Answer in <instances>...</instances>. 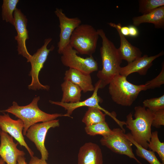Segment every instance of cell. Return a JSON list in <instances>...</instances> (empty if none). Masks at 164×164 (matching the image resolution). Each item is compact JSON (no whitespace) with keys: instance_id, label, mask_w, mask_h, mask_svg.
<instances>
[{"instance_id":"cell-3","label":"cell","mask_w":164,"mask_h":164,"mask_svg":"<svg viewBox=\"0 0 164 164\" xmlns=\"http://www.w3.org/2000/svg\"><path fill=\"white\" fill-rule=\"evenodd\" d=\"M40 99L39 96L35 97L29 104L19 106L13 101L12 105L3 111L11 113L22 120L24 124L23 134L25 135L27 131L32 125L39 122L53 120L61 117H67L66 114H49L41 110L38 103Z\"/></svg>"},{"instance_id":"cell-18","label":"cell","mask_w":164,"mask_h":164,"mask_svg":"<svg viewBox=\"0 0 164 164\" xmlns=\"http://www.w3.org/2000/svg\"><path fill=\"white\" fill-rule=\"evenodd\" d=\"M63 79L77 86L84 93L93 91L94 90L90 74L69 68L66 71Z\"/></svg>"},{"instance_id":"cell-19","label":"cell","mask_w":164,"mask_h":164,"mask_svg":"<svg viewBox=\"0 0 164 164\" xmlns=\"http://www.w3.org/2000/svg\"><path fill=\"white\" fill-rule=\"evenodd\" d=\"M133 25L139 26L142 23L153 24L155 28L163 29L164 27V6L159 7L145 14L132 18Z\"/></svg>"},{"instance_id":"cell-21","label":"cell","mask_w":164,"mask_h":164,"mask_svg":"<svg viewBox=\"0 0 164 164\" xmlns=\"http://www.w3.org/2000/svg\"><path fill=\"white\" fill-rule=\"evenodd\" d=\"M126 136L136 147L135 152L138 156L145 159L150 164H164L159 160L155 152L144 148L136 142L133 139L131 133H129L126 134Z\"/></svg>"},{"instance_id":"cell-7","label":"cell","mask_w":164,"mask_h":164,"mask_svg":"<svg viewBox=\"0 0 164 164\" xmlns=\"http://www.w3.org/2000/svg\"><path fill=\"white\" fill-rule=\"evenodd\" d=\"M77 53L69 44L67 45L61 53L62 63L66 67L87 74H90L98 70L97 63L92 55L84 58L78 56Z\"/></svg>"},{"instance_id":"cell-29","label":"cell","mask_w":164,"mask_h":164,"mask_svg":"<svg viewBox=\"0 0 164 164\" xmlns=\"http://www.w3.org/2000/svg\"><path fill=\"white\" fill-rule=\"evenodd\" d=\"M154 116L152 126L156 128H160L164 125V109L159 110L154 113Z\"/></svg>"},{"instance_id":"cell-22","label":"cell","mask_w":164,"mask_h":164,"mask_svg":"<svg viewBox=\"0 0 164 164\" xmlns=\"http://www.w3.org/2000/svg\"><path fill=\"white\" fill-rule=\"evenodd\" d=\"M99 109L88 107L82 119L86 126L105 121L106 114Z\"/></svg>"},{"instance_id":"cell-16","label":"cell","mask_w":164,"mask_h":164,"mask_svg":"<svg viewBox=\"0 0 164 164\" xmlns=\"http://www.w3.org/2000/svg\"><path fill=\"white\" fill-rule=\"evenodd\" d=\"M101 150L97 144L89 142L80 148L78 154V164H103Z\"/></svg>"},{"instance_id":"cell-34","label":"cell","mask_w":164,"mask_h":164,"mask_svg":"<svg viewBox=\"0 0 164 164\" xmlns=\"http://www.w3.org/2000/svg\"><path fill=\"white\" fill-rule=\"evenodd\" d=\"M5 162L2 158L0 159V164H5Z\"/></svg>"},{"instance_id":"cell-10","label":"cell","mask_w":164,"mask_h":164,"mask_svg":"<svg viewBox=\"0 0 164 164\" xmlns=\"http://www.w3.org/2000/svg\"><path fill=\"white\" fill-rule=\"evenodd\" d=\"M59 126V120L55 119L36 123L31 126L27 131L25 135L34 143L41 154L42 159L46 161L48 158L49 153L45 145V138L48 130Z\"/></svg>"},{"instance_id":"cell-5","label":"cell","mask_w":164,"mask_h":164,"mask_svg":"<svg viewBox=\"0 0 164 164\" xmlns=\"http://www.w3.org/2000/svg\"><path fill=\"white\" fill-rule=\"evenodd\" d=\"M99 35L97 30L88 24H81L72 33L69 44L82 55L92 56L95 51Z\"/></svg>"},{"instance_id":"cell-27","label":"cell","mask_w":164,"mask_h":164,"mask_svg":"<svg viewBox=\"0 0 164 164\" xmlns=\"http://www.w3.org/2000/svg\"><path fill=\"white\" fill-rule=\"evenodd\" d=\"M143 107L153 113L164 109V95L158 97L147 99L143 102Z\"/></svg>"},{"instance_id":"cell-13","label":"cell","mask_w":164,"mask_h":164,"mask_svg":"<svg viewBox=\"0 0 164 164\" xmlns=\"http://www.w3.org/2000/svg\"><path fill=\"white\" fill-rule=\"evenodd\" d=\"M24 124L22 120H15L12 118L8 114L3 113L0 115V128L14 138L22 146L25 147L31 157L34 155V152L26 142L23 134Z\"/></svg>"},{"instance_id":"cell-28","label":"cell","mask_w":164,"mask_h":164,"mask_svg":"<svg viewBox=\"0 0 164 164\" xmlns=\"http://www.w3.org/2000/svg\"><path fill=\"white\" fill-rule=\"evenodd\" d=\"M164 84V64L162 63V69L159 74L154 78L147 81L145 84L146 89H153L159 87Z\"/></svg>"},{"instance_id":"cell-20","label":"cell","mask_w":164,"mask_h":164,"mask_svg":"<svg viewBox=\"0 0 164 164\" xmlns=\"http://www.w3.org/2000/svg\"><path fill=\"white\" fill-rule=\"evenodd\" d=\"M62 96L61 102L65 103H73L81 101L80 88L71 82L64 80L61 84Z\"/></svg>"},{"instance_id":"cell-15","label":"cell","mask_w":164,"mask_h":164,"mask_svg":"<svg viewBox=\"0 0 164 164\" xmlns=\"http://www.w3.org/2000/svg\"><path fill=\"white\" fill-rule=\"evenodd\" d=\"M163 54L164 52L162 51L153 56H149L147 55H144L128 63L126 66L121 67L119 74L126 77L128 75L134 73H137L140 75H145L148 69L152 65L153 61Z\"/></svg>"},{"instance_id":"cell-6","label":"cell","mask_w":164,"mask_h":164,"mask_svg":"<svg viewBox=\"0 0 164 164\" xmlns=\"http://www.w3.org/2000/svg\"><path fill=\"white\" fill-rule=\"evenodd\" d=\"M52 40V38H50L46 39L43 45L38 49L33 55H32L29 60V62L31 64V69L29 75L31 77L32 81L28 86L29 89L47 91L50 89L49 86L43 85L40 83L39 75L41 70L43 68L44 64L49 53L54 49L53 46L50 48H47L48 45Z\"/></svg>"},{"instance_id":"cell-35","label":"cell","mask_w":164,"mask_h":164,"mask_svg":"<svg viewBox=\"0 0 164 164\" xmlns=\"http://www.w3.org/2000/svg\"><path fill=\"white\" fill-rule=\"evenodd\" d=\"M0 131H1V130H0Z\"/></svg>"},{"instance_id":"cell-23","label":"cell","mask_w":164,"mask_h":164,"mask_svg":"<svg viewBox=\"0 0 164 164\" xmlns=\"http://www.w3.org/2000/svg\"><path fill=\"white\" fill-rule=\"evenodd\" d=\"M19 0H4L2 5V20L14 26L13 13L16 9Z\"/></svg>"},{"instance_id":"cell-32","label":"cell","mask_w":164,"mask_h":164,"mask_svg":"<svg viewBox=\"0 0 164 164\" xmlns=\"http://www.w3.org/2000/svg\"><path fill=\"white\" fill-rule=\"evenodd\" d=\"M120 30L121 33L125 36H129V28L128 26H121L120 27Z\"/></svg>"},{"instance_id":"cell-24","label":"cell","mask_w":164,"mask_h":164,"mask_svg":"<svg viewBox=\"0 0 164 164\" xmlns=\"http://www.w3.org/2000/svg\"><path fill=\"white\" fill-rule=\"evenodd\" d=\"M86 133L91 136L100 135L105 136L111 134L113 131L105 121L90 125L86 126L84 128Z\"/></svg>"},{"instance_id":"cell-25","label":"cell","mask_w":164,"mask_h":164,"mask_svg":"<svg viewBox=\"0 0 164 164\" xmlns=\"http://www.w3.org/2000/svg\"><path fill=\"white\" fill-rule=\"evenodd\" d=\"M148 148L154 152H156L161 159L162 163L164 164V143L159 140L157 131L152 133Z\"/></svg>"},{"instance_id":"cell-11","label":"cell","mask_w":164,"mask_h":164,"mask_svg":"<svg viewBox=\"0 0 164 164\" xmlns=\"http://www.w3.org/2000/svg\"><path fill=\"white\" fill-rule=\"evenodd\" d=\"M55 13L58 18L60 32L57 43L58 52L61 54L63 48L69 43L70 38L75 29L81 24V21L77 17L69 18L61 9L56 8Z\"/></svg>"},{"instance_id":"cell-1","label":"cell","mask_w":164,"mask_h":164,"mask_svg":"<svg viewBox=\"0 0 164 164\" xmlns=\"http://www.w3.org/2000/svg\"><path fill=\"white\" fill-rule=\"evenodd\" d=\"M97 31L102 40L100 51L102 68L98 72L97 76L101 82V88H103L115 76L119 74L122 60L118 49L108 38L104 31L100 29Z\"/></svg>"},{"instance_id":"cell-30","label":"cell","mask_w":164,"mask_h":164,"mask_svg":"<svg viewBox=\"0 0 164 164\" xmlns=\"http://www.w3.org/2000/svg\"><path fill=\"white\" fill-rule=\"evenodd\" d=\"M129 28V36L135 37L139 34V31L136 26L134 25H130L128 26Z\"/></svg>"},{"instance_id":"cell-12","label":"cell","mask_w":164,"mask_h":164,"mask_svg":"<svg viewBox=\"0 0 164 164\" xmlns=\"http://www.w3.org/2000/svg\"><path fill=\"white\" fill-rule=\"evenodd\" d=\"M14 25L17 35L15 37L17 41L18 54L27 60L29 62L32 56L29 53L26 46V40L29 39L28 31L27 29V19L20 9L16 8L13 13Z\"/></svg>"},{"instance_id":"cell-26","label":"cell","mask_w":164,"mask_h":164,"mask_svg":"<svg viewBox=\"0 0 164 164\" xmlns=\"http://www.w3.org/2000/svg\"><path fill=\"white\" fill-rule=\"evenodd\" d=\"M138 3V12L142 15L148 13L164 6V0H140Z\"/></svg>"},{"instance_id":"cell-8","label":"cell","mask_w":164,"mask_h":164,"mask_svg":"<svg viewBox=\"0 0 164 164\" xmlns=\"http://www.w3.org/2000/svg\"><path fill=\"white\" fill-rule=\"evenodd\" d=\"M94 89L92 95L86 100L73 103H65L59 101L49 100L51 104L58 105L63 108L67 111L66 114L68 117H70L73 111L76 109L82 107L94 108L101 110L111 118L119 125L122 129H124L123 126L125 125V121H121L118 120L114 114L110 113L101 107L99 103L102 101V99L98 95V89L101 88V82L99 80L94 85Z\"/></svg>"},{"instance_id":"cell-31","label":"cell","mask_w":164,"mask_h":164,"mask_svg":"<svg viewBox=\"0 0 164 164\" xmlns=\"http://www.w3.org/2000/svg\"><path fill=\"white\" fill-rule=\"evenodd\" d=\"M29 164H48L45 160L39 159L35 156L31 157Z\"/></svg>"},{"instance_id":"cell-14","label":"cell","mask_w":164,"mask_h":164,"mask_svg":"<svg viewBox=\"0 0 164 164\" xmlns=\"http://www.w3.org/2000/svg\"><path fill=\"white\" fill-rule=\"evenodd\" d=\"M1 143L0 156L7 164H17L19 156H24L25 152L17 148L18 143H15L13 137L3 131L0 132Z\"/></svg>"},{"instance_id":"cell-2","label":"cell","mask_w":164,"mask_h":164,"mask_svg":"<svg viewBox=\"0 0 164 164\" xmlns=\"http://www.w3.org/2000/svg\"><path fill=\"white\" fill-rule=\"evenodd\" d=\"M144 107L135 108V119L130 112L126 116V127L131 131L133 140L144 148H148V144L151 136V126L154 113Z\"/></svg>"},{"instance_id":"cell-17","label":"cell","mask_w":164,"mask_h":164,"mask_svg":"<svg viewBox=\"0 0 164 164\" xmlns=\"http://www.w3.org/2000/svg\"><path fill=\"white\" fill-rule=\"evenodd\" d=\"M108 24L110 26L115 28L119 34L120 45L118 50L122 60H125L129 63L142 56V53L140 50L133 46L121 32L120 29L121 25L120 23L116 24L109 22Z\"/></svg>"},{"instance_id":"cell-4","label":"cell","mask_w":164,"mask_h":164,"mask_svg":"<svg viewBox=\"0 0 164 164\" xmlns=\"http://www.w3.org/2000/svg\"><path fill=\"white\" fill-rule=\"evenodd\" d=\"M108 90L112 100L125 106L131 105L142 91L147 90L145 84L136 85L128 81L126 77L119 74L109 84Z\"/></svg>"},{"instance_id":"cell-33","label":"cell","mask_w":164,"mask_h":164,"mask_svg":"<svg viewBox=\"0 0 164 164\" xmlns=\"http://www.w3.org/2000/svg\"><path fill=\"white\" fill-rule=\"evenodd\" d=\"M17 164H27L26 161L24 156H19L17 160Z\"/></svg>"},{"instance_id":"cell-9","label":"cell","mask_w":164,"mask_h":164,"mask_svg":"<svg viewBox=\"0 0 164 164\" xmlns=\"http://www.w3.org/2000/svg\"><path fill=\"white\" fill-rule=\"evenodd\" d=\"M112 130L111 134L102 137L100 140L101 144L116 153L127 155L142 164L134 154L132 148L133 144L127 138L125 132L119 128H114Z\"/></svg>"}]
</instances>
